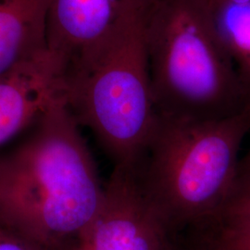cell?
I'll return each instance as SVG.
<instances>
[{
    "label": "cell",
    "mask_w": 250,
    "mask_h": 250,
    "mask_svg": "<svg viewBox=\"0 0 250 250\" xmlns=\"http://www.w3.org/2000/svg\"><path fill=\"white\" fill-rule=\"evenodd\" d=\"M149 0H49L47 46L68 68L94 53L146 9Z\"/></svg>",
    "instance_id": "cell-6"
},
{
    "label": "cell",
    "mask_w": 250,
    "mask_h": 250,
    "mask_svg": "<svg viewBox=\"0 0 250 250\" xmlns=\"http://www.w3.org/2000/svg\"><path fill=\"white\" fill-rule=\"evenodd\" d=\"M197 244L205 250H250V232L213 226L198 235Z\"/></svg>",
    "instance_id": "cell-11"
},
{
    "label": "cell",
    "mask_w": 250,
    "mask_h": 250,
    "mask_svg": "<svg viewBox=\"0 0 250 250\" xmlns=\"http://www.w3.org/2000/svg\"><path fill=\"white\" fill-rule=\"evenodd\" d=\"M66 72L48 49L0 76V146L64 96Z\"/></svg>",
    "instance_id": "cell-7"
},
{
    "label": "cell",
    "mask_w": 250,
    "mask_h": 250,
    "mask_svg": "<svg viewBox=\"0 0 250 250\" xmlns=\"http://www.w3.org/2000/svg\"><path fill=\"white\" fill-rule=\"evenodd\" d=\"M185 246L187 247V249L188 250H205L201 248H198L197 246H194V245H191V244H188V243H185Z\"/></svg>",
    "instance_id": "cell-15"
},
{
    "label": "cell",
    "mask_w": 250,
    "mask_h": 250,
    "mask_svg": "<svg viewBox=\"0 0 250 250\" xmlns=\"http://www.w3.org/2000/svg\"><path fill=\"white\" fill-rule=\"evenodd\" d=\"M143 11L97 51L66 72L64 98L114 166L143 159L158 122L145 38Z\"/></svg>",
    "instance_id": "cell-4"
},
{
    "label": "cell",
    "mask_w": 250,
    "mask_h": 250,
    "mask_svg": "<svg viewBox=\"0 0 250 250\" xmlns=\"http://www.w3.org/2000/svg\"><path fill=\"white\" fill-rule=\"evenodd\" d=\"M177 239L146 195L138 165L114 166L79 250H172Z\"/></svg>",
    "instance_id": "cell-5"
},
{
    "label": "cell",
    "mask_w": 250,
    "mask_h": 250,
    "mask_svg": "<svg viewBox=\"0 0 250 250\" xmlns=\"http://www.w3.org/2000/svg\"><path fill=\"white\" fill-rule=\"evenodd\" d=\"M250 232V176L235 179L220 214L207 225Z\"/></svg>",
    "instance_id": "cell-10"
},
{
    "label": "cell",
    "mask_w": 250,
    "mask_h": 250,
    "mask_svg": "<svg viewBox=\"0 0 250 250\" xmlns=\"http://www.w3.org/2000/svg\"><path fill=\"white\" fill-rule=\"evenodd\" d=\"M250 132V108L210 122L159 116L138 169L152 204L177 236L202 229L220 214Z\"/></svg>",
    "instance_id": "cell-3"
},
{
    "label": "cell",
    "mask_w": 250,
    "mask_h": 250,
    "mask_svg": "<svg viewBox=\"0 0 250 250\" xmlns=\"http://www.w3.org/2000/svg\"><path fill=\"white\" fill-rule=\"evenodd\" d=\"M49 0H0V76L48 50Z\"/></svg>",
    "instance_id": "cell-8"
},
{
    "label": "cell",
    "mask_w": 250,
    "mask_h": 250,
    "mask_svg": "<svg viewBox=\"0 0 250 250\" xmlns=\"http://www.w3.org/2000/svg\"><path fill=\"white\" fill-rule=\"evenodd\" d=\"M144 25L159 116L210 122L250 109L235 65L197 0H149Z\"/></svg>",
    "instance_id": "cell-2"
},
{
    "label": "cell",
    "mask_w": 250,
    "mask_h": 250,
    "mask_svg": "<svg viewBox=\"0 0 250 250\" xmlns=\"http://www.w3.org/2000/svg\"><path fill=\"white\" fill-rule=\"evenodd\" d=\"M0 158V224L48 250H79L105 199L96 163L64 96Z\"/></svg>",
    "instance_id": "cell-1"
},
{
    "label": "cell",
    "mask_w": 250,
    "mask_h": 250,
    "mask_svg": "<svg viewBox=\"0 0 250 250\" xmlns=\"http://www.w3.org/2000/svg\"><path fill=\"white\" fill-rule=\"evenodd\" d=\"M250 99V0H197Z\"/></svg>",
    "instance_id": "cell-9"
},
{
    "label": "cell",
    "mask_w": 250,
    "mask_h": 250,
    "mask_svg": "<svg viewBox=\"0 0 250 250\" xmlns=\"http://www.w3.org/2000/svg\"><path fill=\"white\" fill-rule=\"evenodd\" d=\"M250 176V148L248 153L240 159L236 178Z\"/></svg>",
    "instance_id": "cell-13"
},
{
    "label": "cell",
    "mask_w": 250,
    "mask_h": 250,
    "mask_svg": "<svg viewBox=\"0 0 250 250\" xmlns=\"http://www.w3.org/2000/svg\"><path fill=\"white\" fill-rule=\"evenodd\" d=\"M188 250L187 249V247L184 245V243L182 242V240L178 238L177 239V241H176V244H175V246H174V248H173V250Z\"/></svg>",
    "instance_id": "cell-14"
},
{
    "label": "cell",
    "mask_w": 250,
    "mask_h": 250,
    "mask_svg": "<svg viewBox=\"0 0 250 250\" xmlns=\"http://www.w3.org/2000/svg\"><path fill=\"white\" fill-rule=\"evenodd\" d=\"M0 250H48L23 234L0 224Z\"/></svg>",
    "instance_id": "cell-12"
}]
</instances>
